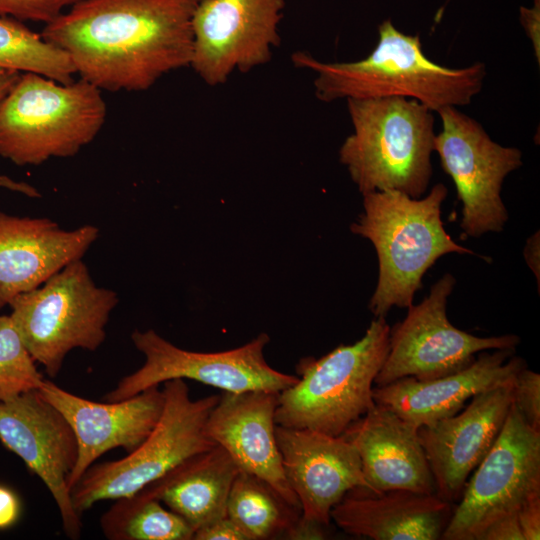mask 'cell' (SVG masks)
<instances>
[{"mask_svg": "<svg viewBox=\"0 0 540 540\" xmlns=\"http://www.w3.org/2000/svg\"><path fill=\"white\" fill-rule=\"evenodd\" d=\"M195 0H81L45 24L81 79L111 92L145 91L190 66Z\"/></svg>", "mask_w": 540, "mask_h": 540, "instance_id": "6da1fadb", "label": "cell"}, {"mask_svg": "<svg viewBox=\"0 0 540 540\" xmlns=\"http://www.w3.org/2000/svg\"><path fill=\"white\" fill-rule=\"evenodd\" d=\"M297 68L314 72L316 97L323 102L382 97L411 98L433 112L472 102L487 74L482 62L451 68L427 57L420 36L398 30L390 19L378 26V42L363 59L323 62L298 51L291 56Z\"/></svg>", "mask_w": 540, "mask_h": 540, "instance_id": "7a4b0ae2", "label": "cell"}, {"mask_svg": "<svg viewBox=\"0 0 540 540\" xmlns=\"http://www.w3.org/2000/svg\"><path fill=\"white\" fill-rule=\"evenodd\" d=\"M447 193L446 186L437 183L420 198L398 191L363 195V212L350 230L368 239L377 253L378 281L368 305L375 317H385L392 307L411 306L425 273L440 257L477 255L444 228L441 209Z\"/></svg>", "mask_w": 540, "mask_h": 540, "instance_id": "3957f363", "label": "cell"}, {"mask_svg": "<svg viewBox=\"0 0 540 540\" xmlns=\"http://www.w3.org/2000/svg\"><path fill=\"white\" fill-rule=\"evenodd\" d=\"M346 101L353 131L342 143L339 159L359 192L422 197L433 174V111L405 97Z\"/></svg>", "mask_w": 540, "mask_h": 540, "instance_id": "277c9868", "label": "cell"}, {"mask_svg": "<svg viewBox=\"0 0 540 540\" xmlns=\"http://www.w3.org/2000/svg\"><path fill=\"white\" fill-rule=\"evenodd\" d=\"M106 115L102 91L81 78L63 84L21 73L0 99V157L17 166L72 157L95 139Z\"/></svg>", "mask_w": 540, "mask_h": 540, "instance_id": "5b68a950", "label": "cell"}, {"mask_svg": "<svg viewBox=\"0 0 540 540\" xmlns=\"http://www.w3.org/2000/svg\"><path fill=\"white\" fill-rule=\"evenodd\" d=\"M390 326L375 317L363 337L296 365L298 381L278 393L276 425L340 436L374 405L373 385L389 348Z\"/></svg>", "mask_w": 540, "mask_h": 540, "instance_id": "8992f818", "label": "cell"}, {"mask_svg": "<svg viewBox=\"0 0 540 540\" xmlns=\"http://www.w3.org/2000/svg\"><path fill=\"white\" fill-rule=\"evenodd\" d=\"M118 302V294L96 285L87 265L77 259L9 306L28 352L54 378L70 351H95L102 345Z\"/></svg>", "mask_w": 540, "mask_h": 540, "instance_id": "52a82bcc", "label": "cell"}, {"mask_svg": "<svg viewBox=\"0 0 540 540\" xmlns=\"http://www.w3.org/2000/svg\"><path fill=\"white\" fill-rule=\"evenodd\" d=\"M163 384V411L148 437L121 459L91 465L71 489L72 505L80 516L99 501L135 494L216 446L205 427L220 395L194 400L184 379Z\"/></svg>", "mask_w": 540, "mask_h": 540, "instance_id": "ba28073f", "label": "cell"}, {"mask_svg": "<svg viewBox=\"0 0 540 540\" xmlns=\"http://www.w3.org/2000/svg\"><path fill=\"white\" fill-rule=\"evenodd\" d=\"M540 498V431L513 402L493 446L467 480L443 540H479L493 522Z\"/></svg>", "mask_w": 540, "mask_h": 540, "instance_id": "9c48e42d", "label": "cell"}, {"mask_svg": "<svg viewBox=\"0 0 540 540\" xmlns=\"http://www.w3.org/2000/svg\"><path fill=\"white\" fill-rule=\"evenodd\" d=\"M436 113L441 130L435 135L434 152L462 204V233L477 238L501 232L508 221L502 185L508 174L522 166V151L495 142L481 123L458 107Z\"/></svg>", "mask_w": 540, "mask_h": 540, "instance_id": "30bf717a", "label": "cell"}, {"mask_svg": "<svg viewBox=\"0 0 540 540\" xmlns=\"http://www.w3.org/2000/svg\"><path fill=\"white\" fill-rule=\"evenodd\" d=\"M131 340L145 361L124 376L104 399L110 402L132 397L172 379H191L223 392L263 390L279 393L298 381L297 375L272 368L264 357L270 341L266 333L241 347L219 352H195L179 348L153 329L135 330Z\"/></svg>", "mask_w": 540, "mask_h": 540, "instance_id": "8fae6325", "label": "cell"}, {"mask_svg": "<svg viewBox=\"0 0 540 540\" xmlns=\"http://www.w3.org/2000/svg\"><path fill=\"white\" fill-rule=\"evenodd\" d=\"M455 284L452 274H444L419 304L408 307L401 322L390 327L388 353L376 386L403 377L420 381L443 377L467 367L482 351L515 349L520 343L514 334L478 337L452 325L446 311Z\"/></svg>", "mask_w": 540, "mask_h": 540, "instance_id": "7c38bea8", "label": "cell"}, {"mask_svg": "<svg viewBox=\"0 0 540 540\" xmlns=\"http://www.w3.org/2000/svg\"><path fill=\"white\" fill-rule=\"evenodd\" d=\"M285 0H200L192 17L190 67L208 85L224 84L271 59Z\"/></svg>", "mask_w": 540, "mask_h": 540, "instance_id": "4fadbf2b", "label": "cell"}, {"mask_svg": "<svg viewBox=\"0 0 540 540\" xmlns=\"http://www.w3.org/2000/svg\"><path fill=\"white\" fill-rule=\"evenodd\" d=\"M0 441L19 456L52 495L66 536H81V516L68 487L78 457V442L63 414L31 390L0 402Z\"/></svg>", "mask_w": 540, "mask_h": 540, "instance_id": "5bb4252c", "label": "cell"}, {"mask_svg": "<svg viewBox=\"0 0 540 540\" xmlns=\"http://www.w3.org/2000/svg\"><path fill=\"white\" fill-rule=\"evenodd\" d=\"M275 432L301 520L327 526L332 509L349 491L368 488L358 453L344 437L279 425Z\"/></svg>", "mask_w": 540, "mask_h": 540, "instance_id": "9a60e30c", "label": "cell"}, {"mask_svg": "<svg viewBox=\"0 0 540 540\" xmlns=\"http://www.w3.org/2000/svg\"><path fill=\"white\" fill-rule=\"evenodd\" d=\"M70 423L78 442V457L70 474L71 489L104 453L123 448L130 453L152 432L164 407V393L152 386L120 400L96 402L72 394L49 379L38 389Z\"/></svg>", "mask_w": 540, "mask_h": 540, "instance_id": "2e32d148", "label": "cell"}, {"mask_svg": "<svg viewBox=\"0 0 540 540\" xmlns=\"http://www.w3.org/2000/svg\"><path fill=\"white\" fill-rule=\"evenodd\" d=\"M511 386L475 395L458 413L418 429L436 495L454 503L496 441L512 405Z\"/></svg>", "mask_w": 540, "mask_h": 540, "instance_id": "e0dca14e", "label": "cell"}, {"mask_svg": "<svg viewBox=\"0 0 540 540\" xmlns=\"http://www.w3.org/2000/svg\"><path fill=\"white\" fill-rule=\"evenodd\" d=\"M278 393L255 390L223 392L206 421V433L233 459L240 471L268 484L287 504L301 512L285 477L276 440Z\"/></svg>", "mask_w": 540, "mask_h": 540, "instance_id": "ac0fdd59", "label": "cell"}, {"mask_svg": "<svg viewBox=\"0 0 540 540\" xmlns=\"http://www.w3.org/2000/svg\"><path fill=\"white\" fill-rule=\"evenodd\" d=\"M478 353L467 367L435 379L420 381L403 377L373 388L378 405L396 413L419 429L458 413L475 395L512 385L516 374L526 366L514 355L515 349H494Z\"/></svg>", "mask_w": 540, "mask_h": 540, "instance_id": "d6986e66", "label": "cell"}, {"mask_svg": "<svg viewBox=\"0 0 540 540\" xmlns=\"http://www.w3.org/2000/svg\"><path fill=\"white\" fill-rule=\"evenodd\" d=\"M98 236L91 224L67 230L48 218L0 211V309L82 259Z\"/></svg>", "mask_w": 540, "mask_h": 540, "instance_id": "ffe728a7", "label": "cell"}, {"mask_svg": "<svg viewBox=\"0 0 540 540\" xmlns=\"http://www.w3.org/2000/svg\"><path fill=\"white\" fill-rule=\"evenodd\" d=\"M340 436L355 447L371 491L436 494L418 429L393 411L375 403Z\"/></svg>", "mask_w": 540, "mask_h": 540, "instance_id": "44dd1931", "label": "cell"}, {"mask_svg": "<svg viewBox=\"0 0 540 540\" xmlns=\"http://www.w3.org/2000/svg\"><path fill=\"white\" fill-rule=\"evenodd\" d=\"M451 509L436 494L359 487L332 509L331 520L348 534L373 540H437Z\"/></svg>", "mask_w": 540, "mask_h": 540, "instance_id": "7402d4cb", "label": "cell"}, {"mask_svg": "<svg viewBox=\"0 0 540 540\" xmlns=\"http://www.w3.org/2000/svg\"><path fill=\"white\" fill-rule=\"evenodd\" d=\"M239 471L230 455L216 445L143 489L196 530L227 515L229 492Z\"/></svg>", "mask_w": 540, "mask_h": 540, "instance_id": "603a6c76", "label": "cell"}, {"mask_svg": "<svg viewBox=\"0 0 540 540\" xmlns=\"http://www.w3.org/2000/svg\"><path fill=\"white\" fill-rule=\"evenodd\" d=\"M226 514L247 540H265L286 537L301 512L261 479L239 471L229 492Z\"/></svg>", "mask_w": 540, "mask_h": 540, "instance_id": "cb8c5ba5", "label": "cell"}, {"mask_svg": "<svg viewBox=\"0 0 540 540\" xmlns=\"http://www.w3.org/2000/svg\"><path fill=\"white\" fill-rule=\"evenodd\" d=\"M100 518L110 540H192L195 529L144 489L115 500Z\"/></svg>", "mask_w": 540, "mask_h": 540, "instance_id": "d4e9b609", "label": "cell"}, {"mask_svg": "<svg viewBox=\"0 0 540 540\" xmlns=\"http://www.w3.org/2000/svg\"><path fill=\"white\" fill-rule=\"evenodd\" d=\"M0 71L36 73L63 84L76 74L65 52L10 17H0Z\"/></svg>", "mask_w": 540, "mask_h": 540, "instance_id": "484cf974", "label": "cell"}, {"mask_svg": "<svg viewBox=\"0 0 540 540\" xmlns=\"http://www.w3.org/2000/svg\"><path fill=\"white\" fill-rule=\"evenodd\" d=\"M35 363L10 315H0V402L41 387Z\"/></svg>", "mask_w": 540, "mask_h": 540, "instance_id": "4316f807", "label": "cell"}, {"mask_svg": "<svg viewBox=\"0 0 540 540\" xmlns=\"http://www.w3.org/2000/svg\"><path fill=\"white\" fill-rule=\"evenodd\" d=\"M511 393L514 406L527 424L540 431V375L523 367L513 380Z\"/></svg>", "mask_w": 540, "mask_h": 540, "instance_id": "83f0119b", "label": "cell"}, {"mask_svg": "<svg viewBox=\"0 0 540 540\" xmlns=\"http://www.w3.org/2000/svg\"><path fill=\"white\" fill-rule=\"evenodd\" d=\"M81 0H0V17L19 21L51 22Z\"/></svg>", "mask_w": 540, "mask_h": 540, "instance_id": "f1b7e54d", "label": "cell"}, {"mask_svg": "<svg viewBox=\"0 0 540 540\" xmlns=\"http://www.w3.org/2000/svg\"><path fill=\"white\" fill-rule=\"evenodd\" d=\"M194 540H247L240 528L226 515L195 530Z\"/></svg>", "mask_w": 540, "mask_h": 540, "instance_id": "f546056e", "label": "cell"}, {"mask_svg": "<svg viewBox=\"0 0 540 540\" xmlns=\"http://www.w3.org/2000/svg\"><path fill=\"white\" fill-rule=\"evenodd\" d=\"M519 20L530 39L533 51L540 62V0H533L532 7L521 6L519 9Z\"/></svg>", "mask_w": 540, "mask_h": 540, "instance_id": "4dcf8cb0", "label": "cell"}, {"mask_svg": "<svg viewBox=\"0 0 540 540\" xmlns=\"http://www.w3.org/2000/svg\"><path fill=\"white\" fill-rule=\"evenodd\" d=\"M524 540L540 539V498L524 504L516 513Z\"/></svg>", "mask_w": 540, "mask_h": 540, "instance_id": "1f68e13d", "label": "cell"}, {"mask_svg": "<svg viewBox=\"0 0 540 540\" xmlns=\"http://www.w3.org/2000/svg\"><path fill=\"white\" fill-rule=\"evenodd\" d=\"M479 540H524L516 514L493 522Z\"/></svg>", "mask_w": 540, "mask_h": 540, "instance_id": "d6a6232c", "label": "cell"}, {"mask_svg": "<svg viewBox=\"0 0 540 540\" xmlns=\"http://www.w3.org/2000/svg\"><path fill=\"white\" fill-rule=\"evenodd\" d=\"M21 514V503L17 494L0 485V530L12 527Z\"/></svg>", "mask_w": 540, "mask_h": 540, "instance_id": "836d02e7", "label": "cell"}, {"mask_svg": "<svg viewBox=\"0 0 540 540\" xmlns=\"http://www.w3.org/2000/svg\"><path fill=\"white\" fill-rule=\"evenodd\" d=\"M323 525L305 522L300 518L288 531L285 538L288 539H324Z\"/></svg>", "mask_w": 540, "mask_h": 540, "instance_id": "e575fe53", "label": "cell"}, {"mask_svg": "<svg viewBox=\"0 0 540 540\" xmlns=\"http://www.w3.org/2000/svg\"><path fill=\"white\" fill-rule=\"evenodd\" d=\"M524 257L527 265L532 269L539 285V231L527 239L524 249Z\"/></svg>", "mask_w": 540, "mask_h": 540, "instance_id": "d590c367", "label": "cell"}, {"mask_svg": "<svg viewBox=\"0 0 540 540\" xmlns=\"http://www.w3.org/2000/svg\"><path fill=\"white\" fill-rule=\"evenodd\" d=\"M0 187L6 188L8 190L21 193L23 195H26L30 198H39L41 197V194L35 188L34 186L22 182V181H15L12 178L6 176V175H0Z\"/></svg>", "mask_w": 540, "mask_h": 540, "instance_id": "8d00e7d4", "label": "cell"}, {"mask_svg": "<svg viewBox=\"0 0 540 540\" xmlns=\"http://www.w3.org/2000/svg\"><path fill=\"white\" fill-rule=\"evenodd\" d=\"M17 71H0V99L11 89L20 76Z\"/></svg>", "mask_w": 540, "mask_h": 540, "instance_id": "74e56055", "label": "cell"}, {"mask_svg": "<svg viewBox=\"0 0 540 540\" xmlns=\"http://www.w3.org/2000/svg\"><path fill=\"white\" fill-rule=\"evenodd\" d=\"M451 0H446L444 5L439 9L438 13H437V17H436V21L439 20V18H441V15L442 13L444 12V9L445 7L447 6V4L450 2Z\"/></svg>", "mask_w": 540, "mask_h": 540, "instance_id": "f35d334b", "label": "cell"}, {"mask_svg": "<svg viewBox=\"0 0 540 540\" xmlns=\"http://www.w3.org/2000/svg\"><path fill=\"white\" fill-rule=\"evenodd\" d=\"M195 1H197V2H198V1H200V0H195Z\"/></svg>", "mask_w": 540, "mask_h": 540, "instance_id": "ab89813d", "label": "cell"}]
</instances>
